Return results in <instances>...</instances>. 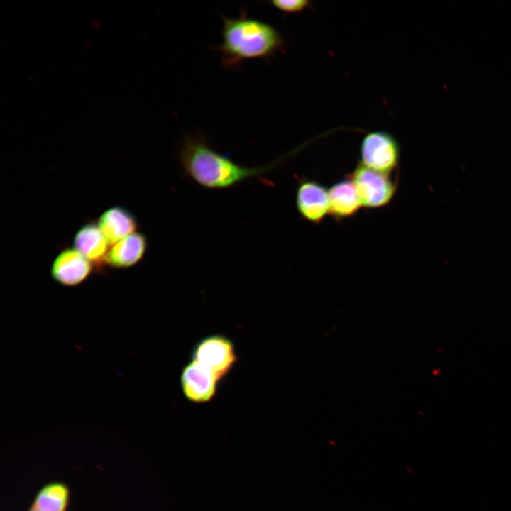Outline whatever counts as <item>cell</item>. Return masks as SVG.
Masks as SVG:
<instances>
[{"label": "cell", "mask_w": 511, "mask_h": 511, "mask_svg": "<svg viewBox=\"0 0 511 511\" xmlns=\"http://www.w3.org/2000/svg\"><path fill=\"white\" fill-rule=\"evenodd\" d=\"M180 160L183 170L194 182L210 189L231 187L273 169L280 160L264 166L248 167L212 149L202 138L187 136L182 144Z\"/></svg>", "instance_id": "6da1fadb"}, {"label": "cell", "mask_w": 511, "mask_h": 511, "mask_svg": "<svg viewBox=\"0 0 511 511\" xmlns=\"http://www.w3.org/2000/svg\"><path fill=\"white\" fill-rule=\"evenodd\" d=\"M223 20L222 42L219 48L226 66L272 56L284 45L281 35L268 23L245 15L223 17Z\"/></svg>", "instance_id": "7a4b0ae2"}, {"label": "cell", "mask_w": 511, "mask_h": 511, "mask_svg": "<svg viewBox=\"0 0 511 511\" xmlns=\"http://www.w3.org/2000/svg\"><path fill=\"white\" fill-rule=\"evenodd\" d=\"M348 177L353 182L362 207L380 208L388 204L397 192V182L390 175L359 164Z\"/></svg>", "instance_id": "3957f363"}, {"label": "cell", "mask_w": 511, "mask_h": 511, "mask_svg": "<svg viewBox=\"0 0 511 511\" xmlns=\"http://www.w3.org/2000/svg\"><path fill=\"white\" fill-rule=\"evenodd\" d=\"M400 158L399 143L388 132H370L361 142V164L371 170L390 175L397 167Z\"/></svg>", "instance_id": "277c9868"}, {"label": "cell", "mask_w": 511, "mask_h": 511, "mask_svg": "<svg viewBox=\"0 0 511 511\" xmlns=\"http://www.w3.org/2000/svg\"><path fill=\"white\" fill-rule=\"evenodd\" d=\"M192 360L209 369L221 381L237 361L233 341L221 334L207 336L194 347Z\"/></svg>", "instance_id": "5b68a950"}, {"label": "cell", "mask_w": 511, "mask_h": 511, "mask_svg": "<svg viewBox=\"0 0 511 511\" xmlns=\"http://www.w3.org/2000/svg\"><path fill=\"white\" fill-rule=\"evenodd\" d=\"M219 382L207 367L192 360L182 370L180 384L184 396L191 402L208 403L216 396Z\"/></svg>", "instance_id": "8992f818"}, {"label": "cell", "mask_w": 511, "mask_h": 511, "mask_svg": "<svg viewBox=\"0 0 511 511\" xmlns=\"http://www.w3.org/2000/svg\"><path fill=\"white\" fill-rule=\"evenodd\" d=\"M295 203L303 219L319 224L330 211L329 189L317 181L301 180L297 189Z\"/></svg>", "instance_id": "52a82bcc"}, {"label": "cell", "mask_w": 511, "mask_h": 511, "mask_svg": "<svg viewBox=\"0 0 511 511\" xmlns=\"http://www.w3.org/2000/svg\"><path fill=\"white\" fill-rule=\"evenodd\" d=\"M92 263L75 248L61 251L53 260L51 276L58 284L75 287L84 282L91 275Z\"/></svg>", "instance_id": "ba28073f"}, {"label": "cell", "mask_w": 511, "mask_h": 511, "mask_svg": "<svg viewBox=\"0 0 511 511\" xmlns=\"http://www.w3.org/2000/svg\"><path fill=\"white\" fill-rule=\"evenodd\" d=\"M147 248L146 237L135 232L112 246L105 256L104 263L114 268L133 267L143 258Z\"/></svg>", "instance_id": "9c48e42d"}, {"label": "cell", "mask_w": 511, "mask_h": 511, "mask_svg": "<svg viewBox=\"0 0 511 511\" xmlns=\"http://www.w3.org/2000/svg\"><path fill=\"white\" fill-rule=\"evenodd\" d=\"M98 226L109 245H114L121 239L135 233L138 224L135 216L119 206L106 210L99 218Z\"/></svg>", "instance_id": "30bf717a"}, {"label": "cell", "mask_w": 511, "mask_h": 511, "mask_svg": "<svg viewBox=\"0 0 511 511\" xmlns=\"http://www.w3.org/2000/svg\"><path fill=\"white\" fill-rule=\"evenodd\" d=\"M329 214L336 220L350 218L362 207L356 188L348 177L334 183L329 189Z\"/></svg>", "instance_id": "8fae6325"}, {"label": "cell", "mask_w": 511, "mask_h": 511, "mask_svg": "<svg viewBox=\"0 0 511 511\" xmlns=\"http://www.w3.org/2000/svg\"><path fill=\"white\" fill-rule=\"evenodd\" d=\"M109 243L97 224L89 223L77 232L74 246L94 266L104 263Z\"/></svg>", "instance_id": "7c38bea8"}, {"label": "cell", "mask_w": 511, "mask_h": 511, "mask_svg": "<svg viewBox=\"0 0 511 511\" xmlns=\"http://www.w3.org/2000/svg\"><path fill=\"white\" fill-rule=\"evenodd\" d=\"M71 492L62 481H51L36 493L31 506L40 511H67Z\"/></svg>", "instance_id": "4fadbf2b"}, {"label": "cell", "mask_w": 511, "mask_h": 511, "mask_svg": "<svg viewBox=\"0 0 511 511\" xmlns=\"http://www.w3.org/2000/svg\"><path fill=\"white\" fill-rule=\"evenodd\" d=\"M270 4L278 10L285 13H298L311 7V2L306 0H273Z\"/></svg>", "instance_id": "5bb4252c"}, {"label": "cell", "mask_w": 511, "mask_h": 511, "mask_svg": "<svg viewBox=\"0 0 511 511\" xmlns=\"http://www.w3.org/2000/svg\"><path fill=\"white\" fill-rule=\"evenodd\" d=\"M28 511H40V510H38V509H36V508H35V507H32V506H30V507L28 508Z\"/></svg>", "instance_id": "9a60e30c"}]
</instances>
